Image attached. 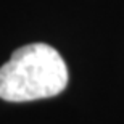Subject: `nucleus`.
<instances>
[{"mask_svg":"<svg viewBox=\"0 0 124 124\" xmlns=\"http://www.w3.org/2000/svg\"><path fill=\"white\" fill-rule=\"evenodd\" d=\"M68 85V68L61 55L47 44H29L13 52L0 68V98L32 101L61 93Z\"/></svg>","mask_w":124,"mask_h":124,"instance_id":"1","label":"nucleus"}]
</instances>
